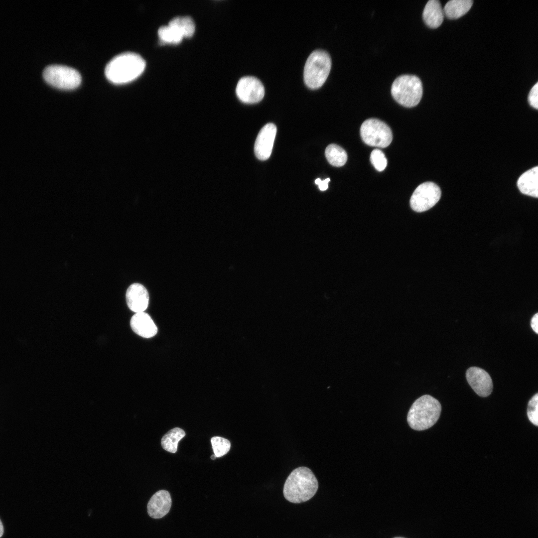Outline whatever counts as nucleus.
<instances>
[{
    "instance_id": "obj_1",
    "label": "nucleus",
    "mask_w": 538,
    "mask_h": 538,
    "mask_svg": "<svg viewBox=\"0 0 538 538\" xmlns=\"http://www.w3.org/2000/svg\"><path fill=\"white\" fill-rule=\"evenodd\" d=\"M318 481L312 471L306 467L293 470L287 478L283 487L285 498L293 503L310 500L316 493Z\"/></svg>"
},
{
    "instance_id": "obj_2",
    "label": "nucleus",
    "mask_w": 538,
    "mask_h": 538,
    "mask_svg": "<svg viewBox=\"0 0 538 538\" xmlns=\"http://www.w3.org/2000/svg\"><path fill=\"white\" fill-rule=\"evenodd\" d=\"M145 67V62L139 54L126 52L113 58L107 64L105 73L111 82L122 84L136 78Z\"/></svg>"
},
{
    "instance_id": "obj_3",
    "label": "nucleus",
    "mask_w": 538,
    "mask_h": 538,
    "mask_svg": "<svg viewBox=\"0 0 538 538\" xmlns=\"http://www.w3.org/2000/svg\"><path fill=\"white\" fill-rule=\"evenodd\" d=\"M441 405L433 397L424 395L411 405L407 416L409 426L415 430H424L432 426L439 418Z\"/></svg>"
},
{
    "instance_id": "obj_4",
    "label": "nucleus",
    "mask_w": 538,
    "mask_h": 538,
    "mask_svg": "<svg viewBox=\"0 0 538 538\" xmlns=\"http://www.w3.org/2000/svg\"><path fill=\"white\" fill-rule=\"evenodd\" d=\"M331 67V58L327 52L322 50L313 51L304 66L303 76L306 85L311 89L321 87L326 81Z\"/></svg>"
},
{
    "instance_id": "obj_5",
    "label": "nucleus",
    "mask_w": 538,
    "mask_h": 538,
    "mask_svg": "<svg viewBox=\"0 0 538 538\" xmlns=\"http://www.w3.org/2000/svg\"><path fill=\"white\" fill-rule=\"evenodd\" d=\"M422 82L415 75H401L394 80L391 87L394 99L405 107L416 106L422 98Z\"/></svg>"
},
{
    "instance_id": "obj_6",
    "label": "nucleus",
    "mask_w": 538,
    "mask_h": 538,
    "mask_svg": "<svg viewBox=\"0 0 538 538\" xmlns=\"http://www.w3.org/2000/svg\"><path fill=\"white\" fill-rule=\"evenodd\" d=\"M360 135L366 144L382 148L389 146L393 139L390 128L384 122L375 118L369 119L363 123Z\"/></svg>"
},
{
    "instance_id": "obj_7",
    "label": "nucleus",
    "mask_w": 538,
    "mask_h": 538,
    "mask_svg": "<svg viewBox=\"0 0 538 538\" xmlns=\"http://www.w3.org/2000/svg\"><path fill=\"white\" fill-rule=\"evenodd\" d=\"M43 78L49 84L62 89H72L81 82V76L76 69L64 65H51L43 72Z\"/></svg>"
},
{
    "instance_id": "obj_8",
    "label": "nucleus",
    "mask_w": 538,
    "mask_h": 538,
    "mask_svg": "<svg viewBox=\"0 0 538 538\" xmlns=\"http://www.w3.org/2000/svg\"><path fill=\"white\" fill-rule=\"evenodd\" d=\"M439 187L432 182H425L418 186L410 199L412 209L417 212L427 211L434 206L441 197Z\"/></svg>"
},
{
    "instance_id": "obj_9",
    "label": "nucleus",
    "mask_w": 538,
    "mask_h": 538,
    "mask_svg": "<svg viewBox=\"0 0 538 538\" xmlns=\"http://www.w3.org/2000/svg\"><path fill=\"white\" fill-rule=\"evenodd\" d=\"M236 92L238 98L246 104H255L264 97L265 88L262 82L253 76H246L238 81Z\"/></svg>"
},
{
    "instance_id": "obj_10",
    "label": "nucleus",
    "mask_w": 538,
    "mask_h": 538,
    "mask_svg": "<svg viewBox=\"0 0 538 538\" xmlns=\"http://www.w3.org/2000/svg\"><path fill=\"white\" fill-rule=\"evenodd\" d=\"M466 377L469 385L479 396L487 397L491 394L492 380L484 370L476 367H470L466 371Z\"/></svg>"
},
{
    "instance_id": "obj_11",
    "label": "nucleus",
    "mask_w": 538,
    "mask_h": 538,
    "mask_svg": "<svg viewBox=\"0 0 538 538\" xmlns=\"http://www.w3.org/2000/svg\"><path fill=\"white\" fill-rule=\"evenodd\" d=\"M276 131L274 124L268 123L259 132L254 146L255 153L259 159L265 160L270 157Z\"/></svg>"
},
{
    "instance_id": "obj_12",
    "label": "nucleus",
    "mask_w": 538,
    "mask_h": 538,
    "mask_svg": "<svg viewBox=\"0 0 538 538\" xmlns=\"http://www.w3.org/2000/svg\"><path fill=\"white\" fill-rule=\"evenodd\" d=\"M126 299L129 308L135 313L144 312L147 308L149 295L141 284L134 283L128 288Z\"/></svg>"
},
{
    "instance_id": "obj_13",
    "label": "nucleus",
    "mask_w": 538,
    "mask_h": 538,
    "mask_svg": "<svg viewBox=\"0 0 538 538\" xmlns=\"http://www.w3.org/2000/svg\"><path fill=\"white\" fill-rule=\"evenodd\" d=\"M171 503L169 492L165 490H159L149 500L147 505V513L152 518H161L169 512Z\"/></svg>"
},
{
    "instance_id": "obj_14",
    "label": "nucleus",
    "mask_w": 538,
    "mask_h": 538,
    "mask_svg": "<svg viewBox=\"0 0 538 538\" xmlns=\"http://www.w3.org/2000/svg\"><path fill=\"white\" fill-rule=\"evenodd\" d=\"M132 330L139 336L149 338L155 336L157 328L150 316L144 312L135 313L130 321Z\"/></svg>"
},
{
    "instance_id": "obj_15",
    "label": "nucleus",
    "mask_w": 538,
    "mask_h": 538,
    "mask_svg": "<svg viewBox=\"0 0 538 538\" xmlns=\"http://www.w3.org/2000/svg\"><path fill=\"white\" fill-rule=\"evenodd\" d=\"M517 186L524 194L538 197V166H536L522 174L517 181Z\"/></svg>"
},
{
    "instance_id": "obj_16",
    "label": "nucleus",
    "mask_w": 538,
    "mask_h": 538,
    "mask_svg": "<svg viewBox=\"0 0 538 538\" xmlns=\"http://www.w3.org/2000/svg\"><path fill=\"white\" fill-rule=\"evenodd\" d=\"M444 13L440 2L437 0H429L424 8L422 17L424 22L429 27L436 28L442 23Z\"/></svg>"
},
{
    "instance_id": "obj_17",
    "label": "nucleus",
    "mask_w": 538,
    "mask_h": 538,
    "mask_svg": "<svg viewBox=\"0 0 538 538\" xmlns=\"http://www.w3.org/2000/svg\"><path fill=\"white\" fill-rule=\"evenodd\" d=\"M473 4L472 0H451L445 5L443 11L448 18L457 19L466 14Z\"/></svg>"
},
{
    "instance_id": "obj_18",
    "label": "nucleus",
    "mask_w": 538,
    "mask_h": 538,
    "mask_svg": "<svg viewBox=\"0 0 538 538\" xmlns=\"http://www.w3.org/2000/svg\"><path fill=\"white\" fill-rule=\"evenodd\" d=\"M185 435V432L182 429L173 428L162 437L161 446L165 450L174 453L177 451L178 443Z\"/></svg>"
},
{
    "instance_id": "obj_19",
    "label": "nucleus",
    "mask_w": 538,
    "mask_h": 538,
    "mask_svg": "<svg viewBox=\"0 0 538 538\" xmlns=\"http://www.w3.org/2000/svg\"><path fill=\"white\" fill-rule=\"evenodd\" d=\"M325 154L329 163L336 167L342 166L347 160L345 150L336 144L328 145L326 148Z\"/></svg>"
},
{
    "instance_id": "obj_20",
    "label": "nucleus",
    "mask_w": 538,
    "mask_h": 538,
    "mask_svg": "<svg viewBox=\"0 0 538 538\" xmlns=\"http://www.w3.org/2000/svg\"><path fill=\"white\" fill-rule=\"evenodd\" d=\"M158 35L161 43H180L183 36L179 30L175 26L168 24L159 27Z\"/></svg>"
},
{
    "instance_id": "obj_21",
    "label": "nucleus",
    "mask_w": 538,
    "mask_h": 538,
    "mask_svg": "<svg viewBox=\"0 0 538 538\" xmlns=\"http://www.w3.org/2000/svg\"><path fill=\"white\" fill-rule=\"evenodd\" d=\"M168 24L176 27L183 37H191L195 30V26L192 18L188 16H177L172 18Z\"/></svg>"
},
{
    "instance_id": "obj_22",
    "label": "nucleus",
    "mask_w": 538,
    "mask_h": 538,
    "mask_svg": "<svg viewBox=\"0 0 538 538\" xmlns=\"http://www.w3.org/2000/svg\"><path fill=\"white\" fill-rule=\"evenodd\" d=\"M211 443L214 454L216 457H221L227 454L231 448V443L229 440L220 436L211 438Z\"/></svg>"
},
{
    "instance_id": "obj_23",
    "label": "nucleus",
    "mask_w": 538,
    "mask_h": 538,
    "mask_svg": "<svg viewBox=\"0 0 538 538\" xmlns=\"http://www.w3.org/2000/svg\"><path fill=\"white\" fill-rule=\"evenodd\" d=\"M370 161L379 171L384 170L387 165V159L384 153L379 149H374L370 155Z\"/></svg>"
},
{
    "instance_id": "obj_24",
    "label": "nucleus",
    "mask_w": 538,
    "mask_h": 538,
    "mask_svg": "<svg viewBox=\"0 0 538 538\" xmlns=\"http://www.w3.org/2000/svg\"><path fill=\"white\" fill-rule=\"evenodd\" d=\"M538 394L533 396L529 401L527 408V415L529 420L536 426H538Z\"/></svg>"
},
{
    "instance_id": "obj_25",
    "label": "nucleus",
    "mask_w": 538,
    "mask_h": 538,
    "mask_svg": "<svg viewBox=\"0 0 538 538\" xmlns=\"http://www.w3.org/2000/svg\"><path fill=\"white\" fill-rule=\"evenodd\" d=\"M529 104L536 109H538V83L537 82L531 90L528 95Z\"/></svg>"
},
{
    "instance_id": "obj_26",
    "label": "nucleus",
    "mask_w": 538,
    "mask_h": 538,
    "mask_svg": "<svg viewBox=\"0 0 538 538\" xmlns=\"http://www.w3.org/2000/svg\"><path fill=\"white\" fill-rule=\"evenodd\" d=\"M330 180L329 178H327L323 181L320 178H317L315 181V183L318 185V187L321 191H325L328 188V184Z\"/></svg>"
},
{
    "instance_id": "obj_27",
    "label": "nucleus",
    "mask_w": 538,
    "mask_h": 538,
    "mask_svg": "<svg viewBox=\"0 0 538 538\" xmlns=\"http://www.w3.org/2000/svg\"><path fill=\"white\" fill-rule=\"evenodd\" d=\"M538 313H537L536 314H535L533 316V317L532 318L531 321V327L533 329V330L534 331V332H535L537 334L538 333Z\"/></svg>"
},
{
    "instance_id": "obj_28",
    "label": "nucleus",
    "mask_w": 538,
    "mask_h": 538,
    "mask_svg": "<svg viewBox=\"0 0 538 538\" xmlns=\"http://www.w3.org/2000/svg\"><path fill=\"white\" fill-rule=\"evenodd\" d=\"M3 534V527L2 523L0 519V538L2 537Z\"/></svg>"
},
{
    "instance_id": "obj_29",
    "label": "nucleus",
    "mask_w": 538,
    "mask_h": 538,
    "mask_svg": "<svg viewBox=\"0 0 538 538\" xmlns=\"http://www.w3.org/2000/svg\"><path fill=\"white\" fill-rule=\"evenodd\" d=\"M216 456H215V455L214 454H213V455H211V459H212V460H214V459H216Z\"/></svg>"
},
{
    "instance_id": "obj_30",
    "label": "nucleus",
    "mask_w": 538,
    "mask_h": 538,
    "mask_svg": "<svg viewBox=\"0 0 538 538\" xmlns=\"http://www.w3.org/2000/svg\"><path fill=\"white\" fill-rule=\"evenodd\" d=\"M402 538V537H396V538Z\"/></svg>"
}]
</instances>
